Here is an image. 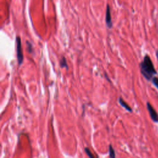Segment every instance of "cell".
<instances>
[{
	"mask_svg": "<svg viewBox=\"0 0 158 158\" xmlns=\"http://www.w3.org/2000/svg\"><path fill=\"white\" fill-rule=\"evenodd\" d=\"M84 150H85V153L87 154V156H88L89 157H94V156L93 155V154L91 153L90 149H89L88 148H87V147L85 148V149H84Z\"/></svg>",
	"mask_w": 158,
	"mask_h": 158,
	"instance_id": "cell-9",
	"label": "cell"
},
{
	"mask_svg": "<svg viewBox=\"0 0 158 158\" xmlns=\"http://www.w3.org/2000/svg\"><path fill=\"white\" fill-rule=\"evenodd\" d=\"M139 67L141 74L148 80H150L153 75L156 73L153 63L148 55H146L144 57L143 61L139 64Z\"/></svg>",
	"mask_w": 158,
	"mask_h": 158,
	"instance_id": "cell-1",
	"label": "cell"
},
{
	"mask_svg": "<svg viewBox=\"0 0 158 158\" xmlns=\"http://www.w3.org/2000/svg\"><path fill=\"white\" fill-rule=\"evenodd\" d=\"M106 23L107 27L109 28H111L112 27V22L111 19V14H110V10L109 5H107L106 9Z\"/></svg>",
	"mask_w": 158,
	"mask_h": 158,
	"instance_id": "cell-4",
	"label": "cell"
},
{
	"mask_svg": "<svg viewBox=\"0 0 158 158\" xmlns=\"http://www.w3.org/2000/svg\"><path fill=\"white\" fill-rule=\"evenodd\" d=\"M26 46H27V49L28 52L30 54H31L33 52V46L31 43L28 41H26Z\"/></svg>",
	"mask_w": 158,
	"mask_h": 158,
	"instance_id": "cell-8",
	"label": "cell"
},
{
	"mask_svg": "<svg viewBox=\"0 0 158 158\" xmlns=\"http://www.w3.org/2000/svg\"><path fill=\"white\" fill-rule=\"evenodd\" d=\"M156 57H157V60H158V50L156 51Z\"/></svg>",
	"mask_w": 158,
	"mask_h": 158,
	"instance_id": "cell-11",
	"label": "cell"
},
{
	"mask_svg": "<svg viewBox=\"0 0 158 158\" xmlns=\"http://www.w3.org/2000/svg\"><path fill=\"white\" fill-rule=\"evenodd\" d=\"M146 106H147V109L149 113V115H150L151 119L154 122H158V114H157V112L154 110V109L153 108V107L151 106V104L149 102H147Z\"/></svg>",
	"mask_w": 158,
	"mask_h": 158,
	"instance_id": "cell-3",
	"label": "cell"
},
{
	"mask_svg": "<svg viewBox=\"0 0 158 158\" xmlns=\"http://www.w3.org/2000/svg\"><path fill=\"white\" fill-rule=\"evenodd\" d=\"M118 103L120 104V106H122L123 108H125L127 111H128V112H131L133 110H132V109L131 108V107L130 106H128L124 101H123V99L121 98V97H120L119 98H118Z\"/></svg>",
	"mask_w": 158,
	"mask_h": 158,
	"instance_id": "cell-5",
	"label": "cell"
},
{
	"mask_svg": "<svg viewBox=\"0 0 158 158\" xmlns=\"http://www.w3.org/2000/svg\"><path fill=\"white\" fill-rule=\"evenodd\" d=\"M15 44H16V54H17V62L19 65H21V64L23 62V54L22 52L21 39L19 36H17L15 38Z\"/></svg>",
	"mask_w": 158,
	"mask_h": 158,
	"instance_id": "cell-2",
	"label": "cell"
},
{
	"mask_svg": "<svg viewBox=\"0 0 158 158\" xmlns=\"http://www.w3.org/2000/svg\"><path fill=\"white\" fill-rule=\"evenodd\" d=\"M109 156L110 158L115 157V152L111 144L109 145Z\"/></svg>",
	"mask_w": 158,
	"mask_h": 158,
	"instance_id": "cell-7",
	"label": "cell"
},
{
	"mask_svg": "<svg viewBox=\"0 0 158 158\" xmlns=\"http://www.w3.org/2000/svg\"><path fill=\"white\" fill-rule=\"evenodd\" d=\"M152 81L153 84L155 85V86L158 89V78L157 77L152 78Z\"/></svg>",
	"mask_w": 158,
	"mask_h": 158,
	"instance_id": "cell-10",
	"label": "cell"
},
{
	"mask_svg": "<svg viewBox=\"0 0 158 158\" xmlns=\"http://www.w3.org/2000/svg\"><path fill=\"white\" fill-rule=\"evenodd\" d=\"M59 65H60V68H62V69L64 68L66 70H68L69 66H68V64L67 62V60L64 56H62L60 58V59L59 60Z\"/></svg>",
	"mask_w": 158,
	"mask_h": 158,
	"instance_id": "cell-6",
	"label": "cell"
}]
</instances>
